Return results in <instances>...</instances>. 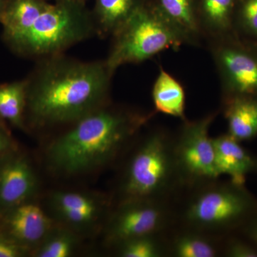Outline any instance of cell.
<instances>
[{
  "label": "cell",
  "mask_w": 257,
  "mask_h": 257,
  "mask_svg": "<svg viewBox=\"0 0 257 257\" xmlns=\"http://www.w3.org/2000/svg\"><path fill=\"white\" fill-rule=\"evenodd\" d=\"M225 238L174 226L165 234L167 257L223 256Z\"/></svg>",
  "instance_id": "5bb4252c"
},
{
  "label": "cell",
  "mask_w": 257,
  "mask_h": 257,
  "mask_svg": "<svg viewBox=\"0 0 257 257\" xmlns=\"http://www.w3.org/2000/svg\"><path fill=\"white\" fill-rule=\"evenodd\" d=\"M217 114L213 111L201 119L185 120L174 135L176 162L184 188L220 177L216 169L213 139L209 136V128Z\"/></svg>",
  "instance_id": "52a82bcc"
},
{
  "label": "cell",
  "mask_w": 257,
  "mask_h": 257,
  "mask_svg": "<svg viewBox=\"0 0 257 257\" xmlns=\"http://www.w3.org/2000/svg\"><path fill=\"white\" fill-rule=\"evenodd\" d=\"M228 133L239 143L257 137V99L234 98L222 101Z\"/></svg>",
  "instance_id": "2e32d148"
},
{
  "label": "cell",
  "mask_w": 257,
  "mask_h": 257,
  "mask_svg": "<svg viewBox=\"0 0 257 257\" xmlns=\"http://www.w3.org/2000/svg\"><path fill=\"white\" fill-rule=\"evenodd\" d=\"M78 244L75 233L68 228H53L45 239L33 251L37 257H68Z\"/></svg>",
  "instance_id": "7402d4cb"
},
{
  "label": "cell",
  "mask_w": 257,
  "mask_h": 257,
  "mask_svg": "<svg viewBox=\"0 0 257 257\" xmlns=\"http://www.w3.org/2000/svg\"><path fill=\"white\" fill-rule=\"evenodd\" d=\"M223 256L257 257V248L248 241L230 235L224 239Z\"/></svg>",
  "instance_id": "d4e9b609"
},
{
  "label": "cell",
  "mask_w": 257,
  "mask_h": 257,
  "mask_svg": "<svg viewBox=\"0 0 257 257\" xmlns=\"http://www.w3.org/2000/svg\"><path fill=\"white\" fill-rule=\"evenodd\" d=\"M241 231L247 238L248 241L257 248V213L243 226Z\"/></svg>",
  "instance_id": "83f0119b"
},
{
  "label": "cell",
  "mask_w": 257,
  "mask_h": 257,
  "mask_svg": "<svg viewBox=\"0 0 257 257\" xmlns=\"http://www.w3.org/2000/svg\"><path fill=\"white\" fill-rule=\"evenodd\" d=\"M113 36L114 44L105 60L113 73L120 66L140 63L166 50H178L189 44L157 3L146 0Z\"/></svg>",
  "instance_id": "5b68a950"
},
{
  "label": "cell",
  "mask_w": 257,
  "mask_h": 257,
  "mask_svg": "<svg viewBox=\"0 0 257 257\" xmlns=\"http://www.w3.org/2000/svg\"><path fill=\"white\" fill-rule=\"evenodd\" d=\"M234 36L232 33L211 40V55L221 79L222 101L257 99V48Z\"/></svg>",
  "instance_id": "ba28073f"
},
{
  "label": "cell",
  "mask_w": 257,
  "mask_h": 257,
  "mask_svg": "<svg viewBox=\"0 0 257 257\" xmlns=\"http://www.w3.org/2000/svg\"><path fill=\"white\" fill-rule=\"evenodd\" d=\"M234 0H201L198 8L203 34L213 39L232 34Z\"/></svg>",
  "instance_id": "ac0fdd59"
},
{
  "label": "cell",
  "mask_w": 257,
  "mask_h": 257,
  "mask_svg": "<svg viewBox=\"0 0 257 257\" xmlns=\"http://www.w3.org/2000/svg\"><path fill=\"white\" fill-rule=\"evenodd\" d=\"M153 115L101 106L50 144L47 164L56 173L66 176L102 168L130 146Z\"/></svg>",
  "instance_id": "7a4b0ae2"
},
{
  "label": "cell",
  "mask_w": 257,
  "mask_h": 257,
  "mask_svg": "<svg viewBox=\"0 0 257 257\" xmlns=\"http://www.w3.org/2000/svg\"><path fill=\"white\" fill-rule=\"evenodd\" d=\"M145 0H96L94 21L97 31L114 35Z\"/></svg>",
  "instance_id": "ffe728a7"
},
{
  "label": "cell",
  "mask_w": 257,
  "mask_h": 257,
  "mask_svg": "<svg viewBox=\"0 0 257 257\" xmlns=\"http://www.w3.org/2000/svg\"><path fill=\"white\" fill-rule=\"evenodd\" d=\"M0 126H4L5 127V125L3 124V120L1 118H0Z\"/></svg>",
  "instance_id": "f546056e"
},
{
  "label": "cell",
  "mask_w": 257,
  "mask_h": 257,
  "mask_svg": "<svg viewBox=\"0 0 257 257\" xmlns=\"http://www.w3.org/2000/svg\"><path fill=\"white\" fill-rule=\"evenodd\" d=\"M184 186L174 148V135L150 130L136 143L119 184V203L152 200L173 202Z\"/></svg>",
  "instance_id": "277c9868"
},
{
  "label": "cell",
  "mask_w": 257,
  "mask_h": 257,
  "mask_svg": "<svg viewBox=\"0 0 257 257\" xmlns=\"http://www.w3.org/2000/svg\"><path fill=\"white\" fill-rule=\"evenodd\" d=\"M238 24L244 33L257 40V0H245Z\"/></svg>",
  "instance_id": "cb8c5ba5"
},
{
  "label": "cell",
  "mask_w": 257,
  "mask_h": 257,
  "mask_svg": "<svg viewBox=\"0 0 257 257\" xmlns=\"http://www.w3.org/2000/svg\"><path fill=\"white\" fill-rule=\"evenodd\" d=\"M30 251L0 229V257H23Z\"/></svg>",
  "instance_id": "484cf974"
},
{
  "label": "cell",
  "mask_w": 257,
  "mask_h": 257,
  "mask_svg": "<svg viewBox=\"0 0 257 257\" xmlns=\"http://www.w3.org/2000/svg\"><path fill=\"white\" fill-rule=\"evenodd\" d=\"M27 80L25 118L45 126L74 123L104 106L112 72L106 62L50 57Z\"/></svg>",
  "instance_id": "6da1fadb"
},
{
  "label": "cell",
  "mask_w": 257,
  "mask_h": 257,
  "mask_svg": "<svg viewBox=\"0 0 257 257\" xmlns=\"http://www.w3.org/2000/svg\"><path fill=\"white\" fill-rule=\"evenodd\" d=\"M50 216L29 202L0 214V229L32 253L53 229Z\"/></svg>",
  "instance_id": "8fae6325"
},
{
  "label": "cell",
  "mask_w": 257,
  "mask_h": 257,
  "mask_svg": "<svg viewBox=\"0 0 257 257\" xmlns=\"http://www.w3.org/2000/svg\"><path fill=\"white\" fill-rule=\"evenodd\" d=\"M38 179L26 155L16 148L0 158V214L32 202L38 189Z\"/></svg>",
  "instance_id": "30bf717a"
},
{
  "label": "cell",
  "mask_w": 257,
  "mask_h": 257,
  "mask_svg": "<svg viewBox=\"0 0 257 257\" xmlns=\"http://www.w3.org/2000/svg\"><path fill=\"white\" fill-rule=\"evenodd\" d=\"M157 5L181 30L189 43L196 45L203 35L199 11L194 0H158Z\"/></svg>",
  "instance_id": "d6986e66"
},
{
  "label": "cell",
  "mask_w": 257,
  "mask_h": 257,
  "mask_svg": "<svg viewBox=\"0 0 257 257\" xmlns=\"http://www.w3.org/2000/svg\"><path fill=\"white\" fill-rule=\"evenodd\" d=\"M152 99L155 111L162 113L182 121L185 116V92L184 88L168 72L161 69L152 89Z\"/></svg>",
  "instance_id": "e0dca14e"
},
{
  "label": "cell",
  "mask_w": 257,
  "mask_h": 257,
  "mask_svg": "<svg viewBox=\"0 0 257 257\" xmlns=\"http://www.w3.org/2000/svg\"><path fill=\"white\" fill-rule=\"evenodd\" d=\"M5 3H6V0H0V15H1L2 12H3V8H4Z\"/></svg>",
  "instance_id": "f1b7e54d"
},
{
  "label": "cell",
  "mask_w": 257,
  "mask_h": 257,
  "mask_svg": "<svg viewBox=\"0 0 257 257\" xmlns=\"http://www.w3.org/2000/svg\"><path fill=\"white\" fill-rule=\"evenodd\" d=\"M212 139L216 169L219 177L228 176L233 183L244 185L248 175L257 173V157L229 134Z\"/></svg>",
  "instance_id": "4fadbf2b"
},
{
  "label": "cell",
  "mask_w": 257,
  "mask_h": 257,
  "mask_svg": "<svg viewBox=\"0 0 257 257\" xmlns=\"http://www.w3.org/2000/svg\"><path fill=\"white\" fill-rule=\"evenodd\" d=\"M15 149L14 143L4 126H0V158Z\"/></svg>",
  "instance_id": "4316f807"
},
{
  "label": "cell",
  "mask_w": 257,
  "mask_h": 257,
  "mask_svg": "<svg viewBox=\"0 0 257 257\" xmlns=\"http://www.w3.org/2000/svg\"><path fill=\"white\" fill-rule=\"evenodd\" d=\"M175 226L226 237L241 230L257 213L245 188L219 179L185 187L175 199Z\"/></svg>",
  "instance_id": "3957f363"
},
{
  "label": "cell",
  "mask_w": 257,
  "mask_h": 257,
  "mask_svg": "<svg viewBox=\"0 0 257 257\" xmlns=\"http://www.w3.org/2000/svg\"><path fill=\"white\" fill-rule=\"evenodd\" d=\"M47 4L43 0H6L0 15L6 40L12 45L23 36Z\"/></svg>",
  "instance_id": "9a60e30c"
},
{
  "label": "cell",
  "mask_w": 257,
  "mask_h": 257,
  "mask_svg": "<svg viewBox=\"0 0 257 257\" xmlns=\"http://www.w3.org/2000/svg\"><path fill=\"white\" fill-rule=\"evenodd\" d=\"M97 31L94 17L79 0L47 4L28 31L12 44L23 55L53 57Z\"/></svg>",
  "instance_id": "8992f818"
},
{
  "label": "cell",
  "mask_w": 257,
  "mask_h": 257,
  "mask_svg": "<svg viewBox=\"0 0 257 257\" xmlns=\"http://www.w3.org/2000/svg\"><path fill=\"white\" fill-rule=\"evenodd\" d=\"M165 234L126 240L114 246L116 254L121 257H167Z\"/></svg>",
  "instance_id": "603a6c76"
},
{
  "label": "cell",
  "mask_w": 257,
  "mask_h": 257,
  "mask_svg": "<svg viewBox=\"0 0 257 257\" xmlns=\"http://www.w3.org/2000/svg\"><path fill=\"white\" fill-rule=\"evenodd\" d=\"M173 202L138 200L118 203L106 225V239L116 246L126 240L167 234L175 224Z\"/></svg>",
  "instance_id": "9c48e42d"
},
{
  "label": "cell",
  "mask_w": 257,
  "mask_h": 257,
  "mask_svg": "<svg viewBox=\"0 0 257 257\" xmlns=\"http://www.w3.org/2000/svg\"><path fill=\"white\" fill-rule=\"evenodd\" d=\"M27 85L25 80L0 86V118L22 130L25 128Z\"/></svg>",
  "instance_id": "44dd1931"
},
{
  "label": "cell",
  "mask_w": 257,
  "mask_h": 257,
  "mask_svg": "<svg viewBox=\"0 0 257 257\" xmlns=\"http://www.w3.org/2000/svg\"><path fill=\"white\" fill-rule=\"evenodd\" d=\"M49 205L55 217L74 231L92 227L108 209V202L101 197L69 191L54 192Z\"/></svg>",
  "instance_id": "7c38bea8"
}]
</instances>
